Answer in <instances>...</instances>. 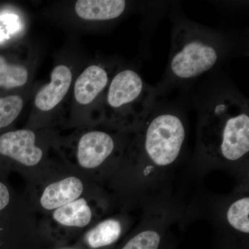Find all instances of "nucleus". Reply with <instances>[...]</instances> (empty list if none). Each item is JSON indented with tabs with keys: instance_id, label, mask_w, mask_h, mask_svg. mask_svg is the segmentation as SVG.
<instances>
[{
	"instance_id": "f257e3e1",
	"label": "nucleus",
	"mask_w": 249,
	"mask_h": 249,
	"mask_svg": "<svg viewBox=\"0 0 249 249\" xmlns=\"http://www.w3.org/2000/svg\"><path fill=\"white\" fill-rule=\"evenodd\" d=\"M202 141L208 151L229 161L249 152V115L247 103L224 96L206 108L203 118Z\"/></svg>"
},
{
	"instance_id": "f03ea898",
	"label": "nucleus",
	"mask_w": 249,
	"mask_h": 249,
	"mask_svg": "<svg viewBox=\"0 0 249 249\" xmlns=\"http://www.w3.org/2000/svg\"><path fill=\"white\" fill-rule=\"evenodd\" d=\"M224 46L213 31L195 23H180L173 31L168 76L173 81L184 82L204 74L222 58Z\"/></svg>"
},
{
	"instance_id": "7ed1b4c3",
	"label": "nucleus",
	"mask_w": 249,
	"mask_h": 249,
	"mask_svg": "<svg viewBox=\"0 0 249 249\" xmlns=\"http://www.w3.org/2000/svg\"><path fill=\"white\" fill-rule=\"evenodd\" d=\"M155 101L153 88L136 70L124 69L109 82L105 105L111 116L137 127L142 126L154 109Z\"/></svg>"
},
{
	"instance_id": "20e7f679",
	"label": "nucleus",
	"mask_w": 249,
	"mask_h": 249,
	"mask_svg": "<svg viewBox=\"0 0 249 249\" xmlns=\"http://www.w3.org/2000/svg\"><path fill=\"white\" fill-rule=\"evenodd\" d=\"M142 124L145 155L158 166L172 164L179 155L186 137L181 118L169 111L153 115L151 111Z\"/></svg>"
},
{
	"instance_id": "39448f33",
	"label": "nucleus",
	"mask_w": 249,
	"mask_h": 249,
	"mask_svg": "<svg viewBox=\"0 0 249 249\" xmlns=\"http://www.w3.org/2000/svg\"><path fill=\"white\" fill-rule=\"evenodd\" d=\"M36 134L30 129H19L0 136V154L27 166L40 161L43 152L36 145Z\"/></svg>"
},
{
	"instance_id": "423d86ee",
	"label": "nucleus",
	"mask_w": 249,
	"mask_h": 249,
	"mask_svg": "<svg viewBox=\"0 0 249 249\" xmlns=\"http://www.w3.org/2000/svg\"><path fill=\"white\" fill-rule=\"evenodd\" d=\"M114 148L115 142L110 134L103 131H90L78 142V163L87 169L97 168L112 154Z\"/></svg>"
},
{
	"instance_id": "0eeeda50",
	"label": "nucleus",
	"mask_w": 249,
	"mask_h": 249,
	"mask_svg": "<svg viewBox=\"0 0 249 249\" xmlns=\"http://www.w3.org/2000/svg\"><path fill=\"white\" fill-rule=\"evenodd\" d=\"M73 74L71 69L59 65L51 73V81L42 87L36 94L35 106L40 111H48L61 102L71 85Z\"/></svg>"
},
{
	"instance_id": "6e6552de",
	"label": "nucleus",
	"mask_w": 249,
	"mask_h": 249,
	"mask_svg": "<svg viewBox=\"0 0 249 249\" xmlns=\"http://www.w3.org/2000/svg\"><path fill=\"white\" fill-rule=\"evenodd\" d=\"M107 70L100 65H91L80 73L74 85V97L81 106L96 101L109 85Z\"/></svg>"
},
{
	"instance_id": "1a4fd4ad",
	"label": "nucleus",
	"mask_w": 249,
	"mask_h": 249,
	"mask_svg": "<svg viewBox=\"0 0 249 249\" xmlns=\"http://www.w3.org/2000/svg\"><path fill=\"white\" fill-rule=\"evenodd\" d=\"M127 2L123 0H79L75 4V12L84 20L105 22L121 17Z\"/></svg>"
},
{
	"instance_id": "9d476101",
	"label": "nucleus",
	"mask_w": 249,
	"mask_h": 249,
	"mask_svg": "<svg viewBox=\"0 0 249 249\" xmlns=\"http://www.w3.org/2000/svg\"><path fill=\"white\" fill-rule=\"evenodd\" d=\"M83 191V184L79 178L70 177L49 185L45 188L40 204L44 209L53 210L76 200Z\"/></svg>"
},
{
	"instance_id": "9b49d317",
	"label": "nucleus",
	"mask_w": 249,
	"mask_h": 249,
	"mask_svg": "<svg viewBox=\"0 0 249 249\" xmlns=\"http://www.w3.org/2000/svg\"><path fill=\"white\" fill-rule=\"evenodd\" d=\"M54 219L66 227H85L91 219V211L83 198L55 209Z\"/></svg>"
},
{
	"instance_id": "f8f14e48",
	"label": "nucleus",
	"mask_w": 249,
	"mask_h": 249,
	"mask_svg": "<svg viewBox=\"0 0 249 249\" xmlns=\"http://www.w3.org/2000/svg\"><path fill=\"white\" fill-rule=\"evenodd\" d=\"M121 226L115 219H107L100 223L87 233V243L93 249L107 247L115 242L120 237Z\"/></svg>"
},
{
	"instance_id": "ddd939ff",
	"label": "nucleus",
	"mask_w": 249,
	"mask_h": 249,
	"mask_svg": "<svg viewBox=\"0 0 249 249\" xmlns=\"http://www.w3.org/2000/svg\"><path fill=\"white\" fill-rule=\"evenodd\" d=\"M29 71L22 65L10 64L0 55V88L14 89L27 84Z\"/></svg>"
},
{
	"instance_id": "4468645a",
	"label": "nucleus",
	"mask_w": 249,
	"mask_h": 249,
	"mask_svg": "<svg viewBox=\"0 0 249 249\" xmlns=\"http://www.w3.org/2000/svg\"><path fill=\"white\" fill-rule=\"evenodd\" d=\"M249 198L244 197L232 203L227 211V219L236 230L249 232Z\"/></svg>"
},
{
	"instance_id": "2eb2a0df",
	"label": "nucleus",
	"mask_w": 249,
	"mask_h": 249,
	"mask_svg": "<svg viewBox=\"0 0 249 249\" xmlns=\"http://www.w3.org/2000/svg\"><path fill=\"white\" fill-rule=\"evenodd\" d=\"M24 101L18 95L0 98V129L12 124L22 111Z\"/></svg>"
},
{
	"instance_id": "dca6fc26",
	"label": "nucleus",
	"mask_w": 249,
	"mask_h": 249,
	"mask_svg": "<svg viewBox=\"0 0 249 249\" xmlns=\"http://www.w3.org/2000/svg\"><path fill=\"white\" fill-rule=\"evenodd\" d=\"M160 237L155 231H145L132 237L121 249H159Z\"/></svg>"
},
{
	"instance_id": "f3484780",
	"label": "nucleus",
	"mask_w": 249,
	"mask_h": 249,
	"mask_svg": "<svg viewBox=\"0 0 249 249\" xmlns=\"http://www.w3.org/2000/svg\"><path fill=\"white\" fill-rule=\"evenodd\" d=\"M10 200V195L7 187L0 182V211L4 209Z\"/></svg>"
}]
</instances>
